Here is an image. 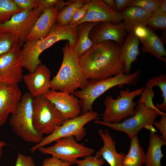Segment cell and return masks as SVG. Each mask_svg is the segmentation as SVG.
I'll return each instance as SVG.
<instances>
[{
    "label": "cell",
    "mask_w": 166,
    "mask_h": 166,
    "mask_svg": "<svg viewBox=\"0 0 166 166\" xmlns=\"http://www.w3.org/2000/svg\"><path fill=\"white\" fill-rule=\"evenodd\" d=\"M73 136L62 137L55 141L53 145L38 149L41 153L50 154L64 161L76 164L78 159L92 155L94 150L78 143Z\"/></svg>",
    "instance_id": "cell-10"
},
{
    "label": "cell",
    "mask_w": 166,
    "mask_h": 166,
    "mask_svg": "<svg viewBox=\"0 0 166 166\" xmlns=\"http://www.w3.org/2000/svg\"><path fill=\"white\" fill-rule=\"evenodd\" d=\"M72 164L69 163L62 161L54 156L45 159L41 166H70Z\"/></svg>",
    "instance_id": "cell-38"
},
{
    "label": "cell",
    "mask_w": 166,
    "mask_h": 166,
    "mask_svg": "<svg viewBox=\"0 0 166 166\" xmlns=\"http://www.w3.org/2000/svg\"><path fill=\"white\" fill-rule=\"evenodd\" d=\"M130 139V149L123 160L121 166H142L144 162V150L140 145L137 135Z\"/></svg>",
    "instance_id": "cell-25"
},
{
    "label": "cell",
    "mask_w": 166,
    "mask_h": 166,
    "mask_svg": "<svg viewBox=\"0 0 166 166\" xmlns=\"http://www.w3.org/2000/svg\"><path fill=\"white\" fill-rule=\"evenodd\" d=\"M99 22H85L80 23L77 27V42L73 49L79 57L89 49L93 42L89 38L92 28Z\"/></svg>",
    "instance_id": "cell-24"
},
{
    "label": "cell",
    "mask_w": 166,
    "mask_h": 166,
    "mask_svg": "<svg viewBox=\"0 0 166 166\" xmlns=\"http://www.w3.org/2000/svg\"><path fill=\"white\" fill-rule=\"evenodd\" d=\"M100 115L92 110L85 114L64 121L53 133L43 137L38 143L33 146L30 150L32 153L40 147H45L56 140L66 136H73L77 141L81 140L86 135L84 126L93 120H98Z\"/></svg>",
    "instance_id": "cell-9"
},
{
    "label": "cell",
    "mask_w": 166,
    "mask_h": 166,
    "mask_svg": "<svg viewBox=\"0 0 166 166\" xmlns=\"http://www.w3.org/2000/svg\"><path fill=\"white\" fill-rule=\"evenodd\" d=\"M22 96L18 84H0V126L4 125L10 114L15 113Z\"/></svg>",
    "instance_id": "cell-17"
},
{
    "label": "cell",
    "mask_w": 166,
    "mask_h": 166,
    "mask_svg": "<svg viewBox=\"0 0 166 166\" xmlns=\"http://www.w3.org/2000/svg\"><path fill=\"white\" fill-rule=\"evenodd\" d=\"M34 97L29 92L22 95L15 113L11 114L9 124L13 132L23 141L36 144L43 139L34 129L32 105Z\"/></svg>",
    "instance_id": "cell-5"
},
{
    "label": "cell",
    "mask_w": 166,
    "mask_h": 166,
    "mask_svg": "<svg viewBox=\"0 0 166 166\" xmlns=\"http://www.w3.org/2000/svg\"><path fill=\"white\" fill-rule=\"evenodd\" d=\"M73 0L65 2L62 0H39L40 7L45 10L48 7H54L60 11L65 6L70 4Z\"/></svg>",
    "instance_id": "cell-33"
},
{
    "label": "cell",
    "mask_w": 166,
    "mask_h": 166,
    "mask_svg": "<svg viewBox=\"0 0 166 166\" xmlns=\"http://www.w3.org/2000/svg\"><path fill=\"white\" fill-rule=\"evenodd\" d=\"M32 107L33 125L40 135L52 133L65 121L60 112L44 96L34 97Z\"/></svg>",
    "instance_id": "cell-8"
},
{
    "label": "cell",
    "mask_w": 166,
    "mask_h": 166,
    "mask_svg": "<svg viewBox=\"0 0 166 166\" xmlns=\"http://www.w3.org/2000/svg\"><path fill=\"white\" fill-rule=\"evenodd\" d=\"M139 39L134 32H129L125 41L121 46V53L124 63V73L130 74L132 63L136 61L140 54Z\"/></svg>",
    "instance_id": "cell-21"
},
{
    "label": "cell",
    "mask_w": 166,
    "mask_h": 166,
    "mask_svg": "<svg viewBox=\"0 0 166 166\" xmlns=\"http://www.w3.org/2000/svg\"><path fill=\"white\" fill-rule=\"evenodd\" d=\"M160 120L159 121H154L153 124L160 131L162 134V139L166 142V114L164 112L160 115Z\"/></svg>",
    "instance_id": "cell-37"
},
{
    "label": "cell",
    "mask_w": 166,
    "mask_h": 166,
    "mask_svg": "<svg viewBox=\"0 0 166 166\" xmlns=\"http://www.w3.org/2000/svg\"><path fill=\"white\" fill-rule=\"evenodd\" d=\"M77 27L69 24L61 26L55 22L46 38L26 41L21 49L23 68L29 73L34 72L42 64L39 58L41 54L59 41L67 40L69 46L73 48L77 42Z\"/></svg>",
    "instance_id": "cell-2"
},
{
    "label": "cell",
    "mask_w": 166,
    "mask_h": 166,
    "mask_svg": "<svg viewBox=\"0 0 166 166\" xmlns=\"http://www.w3.org/2000/svg\"><path fill=\"white\" fill-rule=\"evenodd\" d=\"M105 163L102 158H97L94 155L87 156L83 159L77 160L76 163L77 166H102Z\"/></svg>",
    "instance_id": "cell-32"
},
{
    "label": "cell",
    "mask_w": 166,
    "mask_h": 166,
    "mask_svg": "<svg viewBox=\"0 0 166 166\" xmlns=\"http://www.w3.org/2000/svg\"><path fill=\"white\" fill-rule=\"evenodd\" d=\"M154 86H157L160 89L163 98L162 104H157L155 108L161 112H166V75L161 74L159 75L150 78L146 83L145 87L153 88Z\"/></svg>",
    "instance_id": "cell-27"
},
{
    "label": "cell",
    "mask_w": 166,
    "mask_h": 166,
    "mask_svg": "<svg viewBox=\"0 0 166 166\" xmlns=\"http://www.w3.org/2000/svg\"><path fill=\"white\" fill-rule=\"evenodd\" d=\"M144 128L147 129H149V130H150V131L153 132H157V131L153 127L152 125H146V126H145V127H144Z\"/></svg>",
    "instance_id": "cell-44"
},
{
    "label": "cell",
    "mask_w": 166,
    "mask_h": 166,
    "mask_svg": "<svg viewBox=\"0 0 166 166\" xmlns=\"http://www.w3.org/2000/svg\"><path fill=\"white\" fill-rule=\"evenodd\" d=\"M141 70L137 69L129 75L124 73V69L117 75L99 81H91L84 88L76 90L72 94L79 98L81 108V115L93 110V104L100 96L109 89L124 85H134L139 81Z\"/></svg>",
    "instance_id": "cell-4"
},
{
    "label": "cell",
    "mask_w": 166,
    "mask_h": 166,
    "mask_svg": "<svg viewBox=\"0 0 166 166\" xmlns=\"http://www.w3.org/2000/svg\"><path fill=\"white\" fill-rule=\"evenodd\" d=\"M98 133L102 139L104 145L96 152L94 156L97 158H102L110 166H121L126 154L117 152L115 147L116 142L107 129H100Z\"/></svg>",
    "instance_id": "cell-18"
},
{
    "label": "cell",
    "mask_w": 166,
    "mask_h": 166,
    "mask_svg": "<svg viewBox=\"0 0 166 166\" xmlns=\"http://www.w3.org/2000/svg\"><path fill=\"white\" fill-rule=\"evenodd\" d=\"M110 8L115 10V3L114 0H103Z\"/></svg>",
    "instance_id": "cell-42"
},
{
    "label": "cell",
    "mask_w": 166,
    "mask_h": 166,
    "mask_svg": "<svg viewBox=\"0 0 166 166\" xmlns=\"http://www.w3.org/2000/svg\"><path fill=\"white\" fill-rule=\"evenodd\" d=\"M44 11L40 7L31 11L24 10L18 13L6 22L0 23V31L10 32L16 35L20 40L21 47L26 41L27 36Z\"/></svg>",
    "instance_id": "cell-11"
},
{
    "label": "cell",
    "mask_w": 166,
    "mask_h": 166,
    "mask_svg": "<svg viewBox=\"0 0 166 166\" xmlns=\"http://www.w3.org/2000/svg\"><path fill=\"white\" fill-rule=\"evenodd\" d=\"M21 46H14L0 56V84L11 85L23 80V60Z\"/></svg>",
    "instance_id": "cell-12"
},
{
    "label": "cell",
    "mask_w": 166,
    "mask_h": 166,
    "mask_svg": "<svg viewBox=\"0 0 166 166\" xmlns=\"http://www.w3.org/2000/svg\"><path fill=\"white\" fill-rule=\"evenodd\" d=\"M15 166H36L33 158L18 152Z\"/></svg>",
    "instance_id": "cell-35"
},
{
    "label": "cell",
    "mask_w": 166,
    "mask_h": 166,
    "mask_svg": "<svg viewBox=\"0 0 166 166\" xmlns=\"http://www.w3.org/2000/svg\"><path fill=\"white\" fill-rule=\"evenodd\" d=\"M79 60L86 77L91 81L115 76L124 69L121 47L111 41L93 43Z\"/></svg>",
    "instance_id": "cell-1"
},
{
    "label": "cell",
    "mask_w": 166,
    "mask_h": 166,
    "mask_svg": "<svg viewBox=\"0 0 166 166\" xmlns=\"http://www.w3.org/2000/svg\"><path fill=\"white\" fill-rule=\"evenodd\" d=\"M134 33L139 39L147 37L149 33V28L143 25L137 26L134 29Z\"/></svg>",
    "instance_id": "cell-39"
},
{
    "label": "cell",
    "mask_w": 166,
    "mask_h": 166,
    "mask_svg": "<svg viewBox=\"0 0 166 166\" xmlns=\"http://www.w3.org/2000/svg\"><path fill=\"white\" fill-rule=\"evenodd\" d=\"M8 145V144L5 142L3 141H0V159L2 156L3 148Z\"/></svg>",
    "instance_id": "cell-43"
},
{
    "label": "cell",
    "mask_w": 166,
    "mask_h": 166,
    "mask_svg": "<svg viewBox=\"0 0 166 166\" xmlns=\"http://www.w3.org/2000/svg\"><path fill=\"white\" fill-rule=\"evenodd\" d=\"M166 144V142L161 136L150 131L148 146L145 154L144 164L145 166H162L161 160L164 156L161 148Z\"/></svg>",
    "instance_id": "cell-23"
},
{
    "label": "cell",
    "mask_w": 166,
    "mask_h": 166,
    "mask_svg": "<svg viewBox=\"0 0 166 166\" xmlns=\"http://www.w3.org/2000/svg\"><path fill=\"white\" fill-rule=\"evenodd\" d=\"M162 113L139 99L135 109L134 115L121 122L109 124L99 119L95 120L94 122L96 124L106 126L114 130L124 132L131 139L137 135L139 131L146 125H152L155 119Z\"/></svg>",
    "instance_id": "cell-7"
},
{
    "label": "cell",
    "mask_w": 166,
    "mask_h": 166,
    "mask_svg": "<svg viewBox=\"0 0 166 166\" xmlns=\"http://www.w3.org/2000/svg\"><path fill=\"white\" fill-rule=\"evenodd\" d=\"M148 25L152 29L166 31V14L158 12L153 14L148 20Z\"/></svg>",
    "instance_id": "cell-31"
},
{
    "label": "cell",
    "mask_w": 166,
    "mask_h": 166,
    "mask_svg": "<svg viewBox=\"0 0 166 166\" xmlns=\"http://www.w3.org/2000/svg\"><path fill=\"white\" fill-rule=\"evenodd\" d=\"M160 3V0H132L129 6H138L154 14L158 12Z\"/></svg>",
    "instance_id": "cell-30"
},
{
    "label": "cell",
    "mask_w": 166,
    "mask_h": 166,
    "mask_svg": "<svg viewBox=\"0 0 166 166\" xmlns=\"http://www.w3.org/2000/svg\"><path fill=\"white\" fill-rule=\"evenodd\" d=\"M44 96L60 112L65 120L75 117L80 114V100L73 94L50 89Z\"/></svg>",
    "instance_id": "cell-13"
},
{
    "label": "cell",
    "mask_w": 166,
    "mask_h": 166,
    "mask_svg": "<svg viewBox=\"0 0 166 166\" xmlns=\"http://www.w3.org/2000/svg\"><path fill=\"white\" fill-rule=\"evenodd\" d=\"M126 30L133 32L137 26L148 25L149 19L153 14L138 6H128L121 13Z\"/></svg>",
    "instance_id": "cell-20"
},
{
    "label": "cell",
    "mask_w": 166,
    "mask_h": 166,
    "mask_svg": "<svg viewBox=\"0 0 166 166\" xmlns=\"http://www.w3.org/2000/svg\"><path fill=\"white\" fill-rule=\"evenodd\" d=\"M144 88L132 92L128 89L121 90L119 97L116 99L110 96L106 97L104 101L105 109L102 114V121L109 124H117L133 116L137 104L133 100L141 94Z\"/></svg>",
    "instance_id": "cell-6"
},
{
    "label": "cell",
    "mask_w": 166,
    "mask_h": 166,
    "mask_svg": "<svg viewBox=\"0 0 166 166\" xmlns=\"http://www.w3.org/2000/svg\"><path fill=\"white\" fill-rule=\"evenodd\" d=\"M17 45H20V42L16 35L10 32L0 31V56L9 51Z\"/></svg>",
    "instance_id": "cell-29"
},
{
    "label": "cell",
    "mask_w": 166,
    "mask_h": 166,
    "mask_svg": "<svg viewBox=\"0 0 166 166\" xmlns=\"http://www.w3.org/2000/svg\"><path fill=\"white\" fill-rule=\"evenodd\" d=\"M60 10L54 7L46 8L36 22L26 38V41L46 38L53 24L56 21Z\"/></svg>",
    "instance_id": "cell-19"
},
{
    "label": "cell",
    "mask_w": 166,
    "mask_h": 166,
    "mask_svg": "<svg viewBox=\"0 0 166 166\" xmlns=\"http://www.w3.org/2000/svg\"><path fill=\"white\" fill-rule=\"evenodd\" d=\"M20 9L27 11H31L40 7L39 0H13Z\"/></svg>",
    "instance_id": "cell-34"
},
{
    "label": "cell",
    "mask_w": 166,
    "mask_h": 166,
    "mask_svg": "<svg viewBox=\"0 0 166 166\" xmlns=\"http://www.w3.org/2000/svg\"><path fill=\"white\" fill-rule=\"evenodd\" d=\"M85 17L75 25L85 22H109L117 24L122 21L121 13L110 8L102 0H89Z\"/></svg>",
    "instance_id": "cell-14"
},
{
    "label": "cell",
    "mask_w": 166,
    "mask_h": 166,
    "mask_svg": "<svg viewBox=\"0 0 166 166\" xmlns=\"http://www.w3.org/2000/svg\"><path fill=\"white\" fill-rule=\"evenodd\" d=\"M23 10L13 0H0V23L6 22L13 15Z\"/></svg>",
    "instance_id": "cell-28"
},
{
    "label": "cell",
    "mask_w": 166,
    "mask_h": 166,
    "mask_svg": "<svg viewBox=\"0 0 166 166\" xmlns=\"http://www.w3.org/2000/svg\"><path fill=\"white\" fill-rule=\"evenodd\" d=\"M88 8V3L76 10L72 16L69 25H75L85 16Z\"/></svg>",
    "instance_id": "cell-36"
},
{
    "label": "cell",
    "mask_w": 166,
    "mask_h": 166,
    "mask_svg": "<svg viewBox=\"0 0 166 166\" xmlns=\"http://www.w3.org/2000/svg\"><path fill=\"white\" fill-rule=\"evenodd\" d=\"M62 49V64L57 74L51 81L50 89L72 94L78 88H84L89 81L82 70L79 57L68 42Z\"/></svg>",
    "instance_id": "cell-3"
},
{
    "label": "cell",
    "mask_w": 166,
    "mask_h": 166,
    "mask_svg": "<svg viewBox=\"0 0 166 166\" xmlns=\"http://www.w3.org/2000/svg\"><path fill=\"white\" fill-rule=\"evenodd\" d=\"M89 2V0H73L70 4L65 6L59 11L57 23L61 26L69 25L76 10L88 4Z\"/></svg>",
    "instance_id": "cell-26"
},
{
    "label": "cell",
    "mask_w": 166,
    "mask_h": 166,
    "mask_svg": "<svg viewBox=\"0 0 166 166\" xmlns=\"http://www.w3.org/2000/svg\"><path fill=\"white\" fill-rule=\"evenodd\" d=\"M51 72L44 64L37 66L32 73L23 75V80L34 97L44 96L50 90Z\"/></svg>",
    "instance_id": "cell-16"
},
{
    "label": "cell",
    "mask_w": 166,
    "mask_h": 166,
    "mask_svg": "<svg viewBox=\"0 0 166 166\" xmlns=\"http://www.w3.org/2000/svg\"><path fill=\"white\" fill-rule=\"evenodd\" d=\"M157 12L166 14V0H160V7Z\"/></svg>",
    "instance_id": "cell-41"
},
{
    "label": "cell",
    "mask_w": 166,
    "mask_h": 166,
    "mask_svg": "<svg viewBox=\"0 0 166 166\" xmlns=\"http://www.w3.org/2000/svg\"><path fill=\"white\" fill-rule=\"evenodd\" d=\"M149 28V33L145 38L139 39L142 44L140 48L144 53H148L166 64V50L164 46V42L161 38Z\"/></svg>",
    "instance_id": "cell-22"
},
{
    "label": "cell",
    "mask_w": 166,
    "mask_h": 166,
    "mask_svg": "<svg viewBox=\"0 0 166 166\" xmlns=\"http://www.w3.org/2000/svg\"><path fill=\"white\" fill-rule=\"evenodd\" d=\"M132 0H114L115 3V10L121 13L126 7L129 6Z\"/></svg>",
    "instance_id": "cell-40"
},
{
    "label": "cell",
    "mask_w": 166,
    "mask_h": 166,
    "mask_svg": "<svg viewBox=\"0 0 166 166\" xmlns=\"http://www.w3.org/2000/svg\"><path fill=\"white\" fill-rule=\"evenodd\" d=\"M126 34L123 22L117 24L109 22H99L91 29L89 38L93 43L113 41L121 47L124 42Z\"/></svg>",
    "instance_id": "cell-15"
}]
</instances>
